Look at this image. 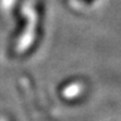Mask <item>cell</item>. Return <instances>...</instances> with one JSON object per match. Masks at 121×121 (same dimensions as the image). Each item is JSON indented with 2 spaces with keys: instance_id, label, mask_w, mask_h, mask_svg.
I'll return each instance as SVG.
<instances>
[{
  "instance_id": "cell-1",
  "label": "cell",
  "mask_w": 121,
  "mask_h": 121,
  "mask_svg": "<svg viewBox=\"0 0 121 121\" xmlns=\"http://www.w3.org/2000/svg\"><path fill=\"white\" fill-rule=\"evenodd\" d=\"M82 91H83V84L82 83L74 82V83L69 84L67 86L65 87L64 90H63V92H62V94H63L64 98L71 100V99H74V98L78 96V95L82 93Z\"/></svg>"
}]
</instances>
